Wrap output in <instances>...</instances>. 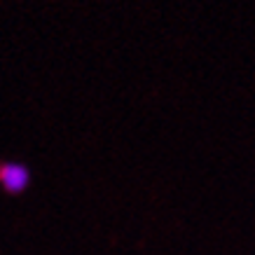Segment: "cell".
<instances>
[{
    "instance_id": "1",
    "label": "cell",
    "mask_w": 255,
    "mask_h": 255,
    "mask_svg": "<svg viewBox=\"0 0 255 255\" xmlns=\"http://www.w3.org/2000/svg\"><path fill=\"white\" fill-rule=\"evenodd\" d=\"M31 183H33V173L23 162H19V159L0 162V187H2V192L16 197V194L26 192L31 187Z\"/></svg>"
}]
</instances>
